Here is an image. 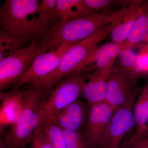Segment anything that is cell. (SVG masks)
Segmentation results:
<instances>
[{"label":"cell","mask_w":148,"mask_h":148,"mask_svg":"<svg viewBox=\"0 0 148 148\" xmlns=\"http://www.w3.org/2000/svg\"><path fill=\"white\" fill-rule=\"evenodd\" d=\"M38 127L47 136L53 148H66L63 130L53 121L41 114Z\"/></svg>","instance_id":"obj_17"},{"label":"cell","mask_w":148,"mask_h":148,"mask_svg":"<svg viewBox=\"0 0 148 148\" xmlns=\"http://www.w3.org/2000/svg\"><path fill=\"white\" fill-rule=\"evenodd\" d=\"M87 72H73L56 84L49 91L48 98L42 102V114L53 121L61 110L82 96L84 86L90 75Z\"/></svg>","instance_id":"obj_5"},{"label":"cell","mask_w":148,"mask_h":148,"mask_svg":"<svg viewBox=\"0 0 148 148\" xmlns=\"http://www.w3.org/2000/svg\"><path fill=\"white\" fill-rule=\"evenodd\" d=\"M92 13L84 0H58L51 17L54 24L57 22L80 18Z\"/></svg>","instance_id":"obj_14"},{"label":"cell","mask_w":148,"mask_h":148,"mask_svg":"<svg viewBox=\"0 0 148 148\" xmlns=\"http://www.w3.org/2000/svg\"><path fill=\"white\" fill-rule=\"evenodd\" d=\"M148 38V1L142 5V10L136 18L127 40L124 42V49H132L134 45Z\"/></svg>","instance_id":"obj_16"},{"label":"cell","mask_w":148,"mask_h":148,"mask_svg":"<svg viewBox=\"0 0 148 148\" xmlns=\"http://www.w3.org/2000/svg\"><path fill=\"white\" fill-rule=\"evenodd\" d=\"M114 63L89 75L84 86L82 96L91 107L105 102Z\"/></svg>","instance_id":"obj_12"},{"label":"cell","mask_w":148,"mask_h":148,"mask_svg":"<svg viewBox=\"0 0 148 148\" xmlns=\"http://www.w3.org/2000/svg\"><path fill=\"white\" fill-rule=\"evenodd\" d=\"M66 148H86L83 132L62 129Z\"/></svg>","instance_id":"obj_20"},{"label":"cell","mask_w":148,"mask_h":148,"mask_svg":"<svg viewBox=\"0 0 148 148\" xmlns=\"http://www.w3.org/2000/svg\"><path fill=\"white\" fill-rule=\"evenodd\" d=\"M121 66L138 74L142 73L140 67V56L132 49H126L123 51L119 56Z\"/></svg>","instance_id":"obj_19"},{"label":"cell","mask_w":148,"mask_h":148,"mask_svg":"<svg viewBox=\"0 0 148 148\" xmlns=\"http://www.w3.org/2000/svg\"><path fill=\"white\" fill-rule=\"evenodd\" d=\"M86 4L90 9L92 13L109 11V9L121 3L122 1H108V0H84Z\"/></svg>","instance_id":"obj_22"},{"label":"cell","mask_w":148,"mask_h":148,"mask_svg":"<svg viewBox=\"0 0 148 148\" xmlns=\"http://www.w3.org/2000/svg\"><path fill=\"white\" fill-rule=\"evenodd\" d=\"M24 148H53L47 136L37 127L34 132L30 143Z\"/></svg>","instance_id":"obj_21"},{"label":"cell","mask_w":148,"mask_h":148,"mask_svg":"<svg viewBox=\"0 0 148 148\" xmlns=\"http://www.w3.org/2000/svg\"><path fill=\"white\" fill-rule=\"evenodd\" d=\"M91 107L86 101L80 98L59 112L53 121L62 129L83 131Z\"/></svg>","instance_id":"obj_11"},{"label":"cell","mask_w":148,"mask_h":148,"mask_svg":"<svg viewBox=\"0 0 148 148\" xmlns=\"http://www.w3.org/2000/svg\"><path fill=\"white\" fill-rule=\"evenodd\" d=\"M77 44L67 43L57 48L40 53L36 56L25 73L12 85L11 90H19L51 73L57 68L61 57L67 51Z\"/></svg>","instance_id":"obj_8"},{"label":"cell","mask_w":148,"mask_h":148,"mask_svg":"<svg viewBox=\"0 0 148 148\" xmlns=\"http://www.w3.org/2000/svg\"><path fill=\"white\" fill-rule=\"evenodd\" d=\"M0 148H13L7 143L5 138H1L0 140Z\"/></svg>","instance_id":"obj_25"},{"label":"cell","mask_w":148,"mask_h":148,"mask_svg":"<svg viewBox=\"0 0 148 148\" xmlns=\"http://www.w3.org/2000/svg\"><path fill=\"white\" fill-rule=\"evenodd\" d=\"M30 42L28 40L0 30V61Z\"/></svg>","instance_id":"obj_18"},{"label":"cell","mask_w":148,"mask_h":148,"mask_svg":"<svg viewBox=\"0 0 148 148\" xmlns=\"http://www.w3.org/2000/svg\"><path fill=\"white\" fill-rule=\"evenodd\" d=\"M114 112L106 102L91 106L87 124L83 131L86 148H104Z\"/></svg>","instance_id":"obj_9"},{"label":"cell","mask_w":148,"mask_h":148,"mask_svg":"<svg viewBox=\"0 0 148 148\" xmlns=\"http://www.w3.org/2000/svg\"><path fill=\"white\" fill-rule=\"evenodd\" d=\"M139 63L142 72H148V53H143L140 56Z\"/></svg>","instance_id":"obj_24"},{"label":"cell","mask_w":148,"mask_h":148,"mask_svg":"<svg viewBox=\"0 0 148 148\" xmlns=\"http://www.w3.org/2000/svg\"><path fill=\"white\" fill-rule=\"evenodd\" d=\"M138 74L121 66H114L109 78L105 102L116 110L137 97Z\"/></svg>","instance_id":"obj_7"},{"label":"cell","mask_w":148,"mask_h":148,"mask_svg":"<svg viewBox=\"0 0 148 148\" xmlns=\"http://www.w3.org/2000/svg\"><path fill=\"white\" fill-rule=\"evenodd\" d=\"M135 98L115 111L109 125L104 148H119L124 136L135 126L133 111Z\"/></svg>","instance_id":"obj_10"},{"label":"cell","mask_w":148,"mask_h":148,"mask_svg":"<svg viewBox=\"0 0 148 148\" xmlns=\"http://www.w3.org/2000/svg\"><path fill=\"white\" fill-rule=\"evenodd\" d=\"M119 24L118 21L106 25L92 36L74 45L61 57L56 69L41 79L32 83L29 88H40L46 92L49 91L64 77L75 71L76 69L84 61L101 41Z\"/></svg>","instance_id":"obj_3"},{"label":"cell","mask_w":148,"mask_h":148,"mask_svg":"<svg viewBox=\"0 0 148 148\" xmlns=\"http://www.w3.org/2000/svg\"><path fill=\"white\" fill-rule=\"evenodd\" d=\"M53 25L39 1L5 0L0 9V30L31 42L40 39Z\"/></svg>","instance_id":"obj_1"},{"label":"cell","mask_w":148,"mask_h":148,"mask_svg":"<svg viewBox=\"0 0 148 148\" xmlns=\"http://www.w3.org/2000/svg\"><path fill=\"white\" fill-rule=\"evenodd\" d=\"M127 6L114 11L93 12L80 18L57 22L38 40L42 53L55 49L67 43L77 44L106 25L122 18Z\"/></svg>","instance_id":"obj_2"},{"label":"cell","mask_w":148,"mask_h":148,"mask_svg":"<svg viewBox=\"0 0 148 148\" xmlns=\"http://www.w3.org/2000/svg\"><path fill=\"white\" fill-rule=\"evenodd\" d=\"M41 53L38 40H34L1 60V91L12 86L27 71L36 56Z\"/></svg>","instance_id":"obj_6"},{"label":"cell","mask_w":148,"mask_h":148,"mask_svg":"<svg viewBox=\"0 0 148 148\" xmlns=\"http://www.w3.org/2000/svg\"><path fill=\"white\" fill-rule=\"evenodd\" d=\"M45 92L40 88H28L24 90L20 111L4 137L12 148H24L31 142L40 122L41 104Z\"/></svg>","instance_id":"obj_4"},{"label":"cell","mask_w":148,"mask_h":148,"mask_svg":"<svg viewBox=\"0 0 148 148\" xmlns=\"http://www.w3.org/2000/svg\"><path fill=\"white\" fill-rule=\"evenodd\" d=\"M58 3V1L57 0L39 1V5L42 11L43 12L49 15L51 19H52L51 16H52V13L56 8Z\"/></svg>","instance_id":"obj_23"},{"label":"cell","mask_w":148,"mask_h":148,"mask_svg":"<svg viewBox=\"0 0 148 148\" xmlns=\"http://www.w3.org/2000/svg\"><path fill=\"white\" fill-rule=\"evenodd\" d=\"M145 2V1H135L130 4L129 9L125 14L122 21L110 34L113 42L124 44Z\"/></svg>","instance_id":"obj_15"},{"label":"cell","mask_w":148,"mask_h":148,"mask_svg":"<svg viewBox=\"0 0 148 148\" xmlns=\"http://www.w3.org/2000/svg\"><path fill=\"white\" fill-rule=\"evenodd\" d=\"M124 50L123 44L111 42L101 46H97L84 61L79 65L75 71H83L88 65L95 62L94 66L85 70L88 71L95 69L98 70L114 63L116 59Z\"/></svg>","instance_id":"obj_13"}]
</instances>
